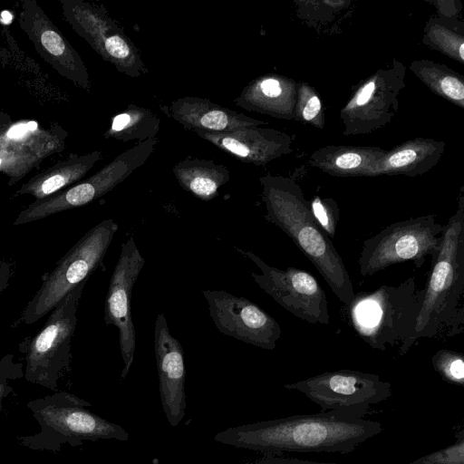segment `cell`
<instances>
[{
	"label": "cell",
	"instance_id": "1",
	"mask_svg": "<svg viewBox=\"0 0 464 464\" xmlns=\"http://www.w3.org/2000/svg\"><path fill=\"white\" fill-rule=\"evenodd\" d=\"M382 431L377 420L328 411L227 428L218 432L214 440L263 454H347Z\"/></svg>",
	"mask_w": 464,
	"mask_h": 464
},
{
	"label": "cell",
	"instance_id": "2",
	"mask_svg": "<svg viewBox=\"0 0 464 464\" xmlns=\"http://www.w3.org/2000/svg\"><path fill=\"white\" fill-rule=\"evenodd\" d=\"M464 212L461 207L444 225L440 246L432 258L425 286L418 291V307L411 329L399 346L403 355L419 339L433 338L445 330L448 337L463 331Z\"/></svg>",
	"mask_w": 464,
	"mask_h": 464
},
{
	"label": "cell",
	"instance_id": "3",
	"mask_svg": "<svg viewBox=\"0 0 464 464\" xmlns=\"http://www.w3.org/2000/svg\"><path fill=\"white\" fill-rule=\"evenodd\" d=\"M264 200L267 221L275 224L314 266L332 292L345 305L355 296L353 285L342 256L330 237L314 219L304 202L285 195L268 181L265 183Z\"/></svg>",
	"mask_w": 464,
	"mask_h": 464
},
{
	"label": "cell",
	"instance_id": "4",
	"mask_svg": "<svg viewBox=\"0 0 464 464\" xmlns=\"http://www.w3.org/2000/svg\"><path fill=\"white\" fill-rule=\"evenodd\" d=\"M89 402L73 394L60 392L28 403L41 427L34 436L22 438L23 444L32 449L58 450L63 443L82 445L84 441L116 440L126 441L129 433L87 410Z\"/></svg>",
	"mask_w": 464,
	"mask_h": 464
},
{
	"label": "cell",
	"instance_id": "5",
	"mask_svg": "<svg viewBox=\"0 0 464 464\" xmlns=\"http://www.w3.org/2000/svg\"><path fill=\"white\" fill-rule=\"evenodd\" d=\"M418 287L414 277L398 285H382L355 294L348 305L352 325L369 346L384 352L409 334L418 307Z\"/></svg>",
	"mask_w": 464,
	"mask_h": 464
},
{
	"label": "cell",
	"instance_id": "6",
	"mask_svg": "<svg viewBox=\"0 0 464 464\" xmlns=\"http://www.w3.org/2000/svg\"><path fill=\"white\" fill-rule=\"evenodd\" d=\"M118 229L119 225L110 218L88 230L44 276L16 324H33L76 286L87 282L102 264Z\"/></svg>",
	"mask_w": 464,
	"mask_h": 464
},
{
	"label": "cell",
	"instance_id": "7",
	"mask_svg": "<svg viewBox=\"0 0 464 464\" xmlns=\"http://www.w3.org/2000/svg\"><path fill=\"white\" fill-rule=\"evenodd\" d=\"M86 282L63 297L51 311L43 327L23 346L26 381L53 391L58 381L70 370L72 339L77 323V310Z\"/></svg>",
	"mask_w": 464,
	"mask_h": 464
},
{
	"label": "cell",
	"instance_id": "8",
	"mask_svg": "<svg viewBox=\"0 0 464 464\" xmlns=\"http://www.w3.org/2000/svg\"><path fill=\"white\" fill-rule=\"evenodd\" d=\"M444 225L433 215L395 222L364 240L358 258L362 276H372L387 267L411 261L421 267L427 257L437 254Z\"/></svg>",
	"mask_w": 464,
	"mask_h": 464
},
{
	"label": "cell",
	"instance_id": "9",
	"mask_svg": "<svg viewBox=\"0 0 464 464\" xmlns=\"http://www.w3.org/2000/svg\"><path fill=\"white\" fill-rule=\"evenodd\" d=\"M158 138H150L124 150L89 178L24 208L14 225L38 221L49 216L85 206L104 196L140 168L153 153Z\"/></svg>",
	"mask_w": 464,
	"mask_h": 464
},
{
	"label": "cell",
	"instance_id": "10",
	"mask_svg": "<svg viewBox=\"0 0 464 464\" xmlns=\"http://www.w3.org/2000/svg\"><path fill=\"white\" fill-rule=\"evenodd\" d=\"M284 387L304 393L321 411H336L359 418L392 395L391 382L353 370L324 372Z\"/></svg>",
	"mask_w": 464,
	"mask_h": 464
},
{
	"label": "cell",
	"instance_id": "11",
	"mask_svg": "<svg viewBox=\"0 0 464 464\" xmlns=\"http://www.w3.org/2000/svg\"><path fill=\"white\" fill-rule=\"evenodd\" d=\"M60 5L72 30L119 72L139 78L148 72L139 48L104 6L82 0H60Z\"/></svg>",
	"mask_w": 464,
	"mask_h": 464
},
{
	"label": "cell",
	"instance_id": "12",
	"mask_svg": "<svg viewBox=\"0 0 464 464\" xmlns=\"http://www.w3.org/2000/svg\"><path fill=\"white\" fill-rule=\"evenodd\" d=\"M67 131L58 123L42 124L32 120L13 121L0 113V173L13 186L45 159L62 152Z\"/></svg>",
	"mask_w": 464,
	"mask_h": 464
},
{
	"label": "cell",
	"instance_id": "13",
	"mask_svg": "<svg viewBox=\"0 0 464 464\" xmlns=\"http://www.w3.org/2000/svg\"><path fill=\"white\" fill-rule=\"evenodd\" d=\"M235 249L259 268V274L251 273L253 280L283 308L307 323L329 324L326 294L310 273L290 266L279 269L250 250L237 246Z\"/></svg>",
	"mask_w": 464,
	"mask_h": 464
},
{
	"label": "cell",
	"instance_id": "14",
	"mask_svg": "<svg viewBox=\"0 0 464 464\" xmlns=\"http://www.w3.org/2000/svg\"><path fill=\"white\" fill-rule=\"evenodd\" d=\"M202 294L220 333L262 349L276 348L281 327L256 304L223 290H203Z\"/></svg>",
	"mask_w": 464,
	"mask_h": 464
},
{
	"label": "cell",
	"instance_id": "15",
	"mask_svg": "<svg viewBox=\"0 0 464 464\" xmlns=\"http://www.w3.org/2000/svg\"><path fill=\"white\" fill-rule=\"evenodd\" d=\"M18 24L40 57L76 87L89 92L88 69L79 53L35 0H24Z\"/></svg>",
	"mask_w": 464,
	"mask_h": 464
},
{
	"label": "cell",
	"instance_id": "16",
	"mask_svg": "<svg viewBox=\"0 0 464 464\" xmlns=\"http://www.w3.org/2000/svg\"><path fill=\"white\" fill-rule=\"evenodd\" d=\"M145 264L132 236L121 244L104 304V322L119 331L120 352L123 360L121 378L127 377L134 360L136 334L131 318L132 289Z\"/></svg>",
	"mask_w": 464,
	"mask_h": 464
},
{
	"label": "cell",
	"instance_id": "17",
	"mask_svg": "<svg viewBox=\"0 0 464 464\" xmlns=\"http://www.w3.org/2000/svg\"><path fill=\"white\" fill-rule=\"evenodd\" d=\"M154 350L160 401L168 422L177 427L186 414L184 351L169 329L164 314H159L154 327Z\"/></svg>",
	"mask_w": 464,
	"mask_h": 464
},
{
	"label": "cell",
	"instance_id": "18",
	"mask_svg": "<svg viewBox=\"0 0 464 464\" xmlns=\"http://www.w3.org/2000/svg\"><path fill=\"white\" fill-rule=\"evenodd\" d=\"M162 111L194 132H227L253 127L258 121L208 99L185 96L174 100Z\"/></svg>",
	"mask_w": 464,
	"mask_h": 464
},
{
	"label": "cell",
	"instance_id": "19",
	"mask_svg": "<svg viewBox=\"0 0 464 464\" xmlns=\"http://www.w3.org/2000/svg\"><path fill=\"white\" fill-rule=\"evenodd\" d=\"M102 158L99 150L82 155L71 153L63 160L32 177L14 193V197L31 195L35 200L51 197L82 180Z\"/></svg>",
	"mask_w": 464,
	"mask_h": 464
},
{
	"label": "cell",
	"instance_id": "20",
	"mask_svg": "<svg viewBox=\"0 0 464 464\" xmlns=\"http://www.w3.org/2000/svg\"><path fill=\"white\" fill-rule=\"evenodd\" d=\"M172 171L184 190L204 201L216 198L230 179L225 165L208 159L186 158L175 164Z\"/></svg>",
	"mask_w": 464,
	"mask_h": 464
},
{
	"label": "cell",
	"instance_id": "21",
	"mask_svg": "<svg viewBox=\"0 0 464 464\" xmlns=\"http://www.w3.org/2000/svg\"><path fill=\"white\" fill-rule=\"evenodd\" d=\"M160 127V120L151 110L130 103L111 118L103 137L124 142H141L156 137Z\"/></svg>",
	"mask_w": 464,
	"mask_h": 464
},
{
	"label": "cell",
	"instance_id": "22",
	"mask_svg": "<svg viewBox=\"0 0 464 464\" xmlns=\"http://www.w3.org/2000/svg\"><path fill=\"white\" fill-rule=\"evenodd\" d=\"M431 363L445 382L464 386V357L461 353L440 349L432 356Z\"/></svg>",
	"mask_w": 464,
	"mask_h": 464
},
{
	"label": "cell",
	"instance_id": "23",
	"mask_svg": "<svg viewBox=\"0 0 464 464\" xmlns=\"http://www.w3.org/2000/svg\"><path fill=\"white\" fill-rule=\"evenodd\" d=\"M410 464H464V430L456 434V440L450 445L420 457Z\"/></svg>",
	"mask_w": 464,
	"mask_h": 464
},
{
	"label": "cell",
	"instance_id": "24",
	"mask_svg": "<svg viewBox=\"0 0 464 464\" xmlns=\"http://www.w3.org/2000/svg\"><path fill=\"white\" fill-rule=\"evenodd\" d=\"M23 363L15 361L13 353L0 359V408L3 399L12 391L11 382L24 376Z\"/></svg>",
	"mask_w": 464,
	"mask_h": 464
},
{
	"label": "cell",
	"instance_id": "25",
	"mask_svg": "<svg viewBox=\"0 0 464 464\" xmlns=\"http://www.w3.org/2000/svg\"><path fill=\"white\" fill-rule=\"evenodd\" d=\"M311 212L328 237H334L338 216L333 209L324 205L320 198H314L311 204Z\"/></svg>",
	"mask_w": 464,
	"mask_h": 464
},
{
	"label": "cell",
	"instance_id": "26",
	"mask_svg": "<svg viewBox=\"0 0 464 464\" xmlns=\"http://www.w3.org/2000/svg\"><path fill=\"white\" fill-rule=\"evenodd\" d=\"M249 464H339L332 462H316L284 457L283 455L263 454Z\"/></svg>",
	"mask_w": 464,
	"mask_h": 464
},
{
	"label": "cell",
	"instance_id": "27",
	"mask_svg": "<svg viewBox=\"0 0 464 464\" xmlns=\"http://www.w3.org/2000/svg\"><path fill=\"white\" fill-rule=\"evenodd\" d=\"M443 92L450 98L456 101H462L464 98V85L455 77H445L440 82Z\"/></svg>",
	"mask_w": 464,
	"mask_h": 464
},
{
	"label": "cell",
	"instance_id": "28",
	"mask_svg": "<svg viewBox=\"0 0 464 464\" xmlns=\"http://www.w3.org/2000/svg\"><path fill=\"white\" fill-rule=\"evenodd\" d=\"M15 265L11 259L0 260V297L9 286L14 275Z\"/></svg>",
	"mask_w": 464,
	"mask_h": 464
},
{
	"label": "cell",
	"instance_id": "29",
	"mask_svg": "<svg viewBox=\"0 0 464 464\" xmlns=\"http://www.w3.org/2000/svg\"><path fill=\"white\" fill-rule=\"evenodd\" d=\"M415 150L407 149L398 151L392 155L388 162L392 167H402L412 162L415 160Z\"/></svg>",
	"mask_w": 464,
	"mask_h": 464
},
{
	"label": "cell",
	"instance_id": "30",
	"mask_svg": "<svg viewBox=\"0 0 464 464\" xmlns=\"http://www.w3.org/2000/svg\"><path fill=\"white\" fill-rule=\"evenodd\" d=\"M362 162V158L359 154L353 152H347L342 154L336 159V165L341 169H353L358 167Z\"/></svg>",
	"mask_w": 464,
	"mask_h": 464
},
{
	"label": "cell",
	"instance_id": "31",
	"mask_svg": "<svg viewBox=\"0 0 464 464\" xmlns=\"http://www.w3.org/2000/svg\"><path fill=\"white\" fill-rule=\"evenodd\" d=\"M320 109H321V102H320V100L318 99V97L317 96L311 97L308 100V102L303 111L304 119L306 121L312 120L313 118H314L317 115Z\"/></svg>",
	"mask_w": 464,
	"mask_h": 464
},
{
	"label": "cell",
	"instance_id": "32",
	"mask_svg": "<svg viewBox=\"0 0 464 464\" xmlns=\"http://www.w3.org/2000/svg\"><path fill=\"white\" fill-rule=\"evenodd\" d=\"M375 88V83L373 82H371L367 83L363 89L361 91L360 94L357 97V104L358 105H363L365 104L369 99L372 96V93L373 92Z\"/></svg>",
	"mask_w": 464,
	"mask_h": 464
},
{
	"label": "cell",
	"instance_id": "33",
	"mask_svg": "<svg viewBox=\"0 0 464 464\" xmlns=\"http://www.w3.org/2000/svg\"><path fill=\"white\" fill-rule=\"evenodd\" d=\"M459 53L460 58L464 59V44H460Z\"/></svg>",
	"mask_w": 464,
	"mask_h": 464
}]
</instances>
